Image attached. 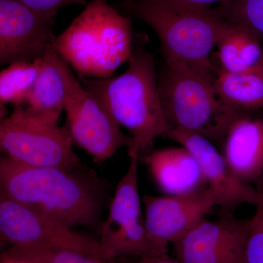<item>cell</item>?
<instances>
[{
	"label": "cell",
	"mask_w": 263,
	"mask_h": 263,
	"mask_svg": "<svg viewBox=\"0 0 263 263\" xmlns=\"http://www.w3.org/2000/svg\"><path fill=\"white\" fill-rule=\"evenodd\" d=\"M52 45L79 79H108L133 56L130 20L106 0H92Z\"/></svg>",
	"instance_id": "obj_4"
},
{
	"label": "cell",
	"mask_w": 263,
	"mask_h": 263,
	"mask_svg": "<svg viewBox=\"0 0 263 263\" xmlns=\"http://www.w3.org/2000/svg\"><path fill=\"white\" fill-rule=\"evenodd\" d=\"M145 224L152 238L169 246L205 219L217 200L209 188L183 195L143 197Z\"/></svg>",
	"instance_id": "obj_12"
},
{
	"label": "cell",
	"mask_w": 263,
	"mask_h": 263,
	"mask_svg": "<svg viewBox=\"0 0 263 263\" xmlns=\"http://www.w3.org/2000/svg\"><path fill=\"white\" fill-rule=\"evenodd\" d=\"M248 220L221 216L206 219L173 243L181 263H243Z\"/></svg>",
	"instance_id": "obj_11"
},
{
	"label": "cell",
	"mask_w": 263,
	"mask_h": 263,
	"mask_svg": "<svg viewBox=\"0 0 263 263\" xmlns=\"http://www.w3.org/2000/svg\"><path fill=\"white\" fill-rule=\"evenodd\" d=\"M127 4L157 33L166 64L216 77L211 52L230 25L220 13L183 0H136Z\"/></svg>",
	"instance_id": "obj_3"
},
{
	"label": "cell",
	"mask_w": 263,
	"mask_h": 263,
	"mask_svg": "<svg viewBox=\"0 0 263 263\" xmlns=\"http://www.w3.org/2000/svg\"><path fill=\"white\" fill-rule=\"evenodd\" d=\"M161 191L167 195H189L208 188L198 161L184 147L152 151L140 158Z\"/></svg>",
	"instance_id": "obj_15"
},
{
	"label": "cell",
	"mask_w": 263,
	"mask_h": 263,
	"mask_svg": "<svg viewBox=\"0 0 263 263\" xmlns=\"http://www.w3.org/2000/svg\"><path fill=\"white\" fill-rule=\"evenodd\" d=\"M215 79L184 66L165 63L158 89L171 129L179 128L211 141H224L230 126L240 116L218 94Z\"/></svg>",
	"instance_id": "obj_5"
},
{
	"label": "cell",
	"mask_w": 263,
	"mask_h": 263,
	"mask_svg": "<svg viewBox=\"0 0 263 263\" xmlns=\"http://www.w3.org/2000/svg\"><path fill=\"white\" fill-rule=\"evenodd\" d=\"M183 1L188 2V3H193V4L205 5L209 6L212 3H216V2H226L227 0H183Z\"/></svg>",
	"instance_id": "obj_26"
},
{
	"label": "cell",
	"mask_w": 263,
	"mask_h": 263,
	"mask_svg": "<svg viewBox=\"0 0 263 263\" xmlns=\"http://www.w3.org/2000/svg\"><path fill=\"white\" fill-rule=\"evenodd\" d=\"M129 157V167L118 183L108 217L100 230L98 240L102 256L111 259L124 256L141 258L168 255V246L157 241L147 231L138 187L140 158Z\"/></svg>",
	"instance_id": "obj_7"
},
{
	"label": "cell",
	"mask_w": 263,
	"mask_h": 263,
	"mask_svg": "<svg viewBox=\"0 0 263 263\" xmlns=\"http://www.w3.org/2000/svg\"><path fill=\"white\" fill-rule=\"evenodd\" d=\"M214 85L224 103L238 115L263 110V75L255 69L242 72L220 69Z\"/></svg>",
	"instance_id": "obj_17"
},
{
	"label": "cell",
	"mask_w": 263,
	"mask_h": 263,
	"mask_svg": "<svg viewBox=\"0 0 263 263\" xmlns=\"http://www.w3.org/2000/svg\"><path fill=\"white\" fill-rule=\"evenodd\" d=\"M222 15L230 24L248 29L263 40V0H227Z\"/></svg>",
	"instance_id": "obj_21"
},
{
	"label": "cell",
	"mask_w": 263,
	"mask_h": 263,
	"mask_svg": "<svg viewBox=\"0 0 263 263\" xmlns=\"http://www.w3.org/2000/svg\"><path fill=\"white\" fill-rule=\"evenodd\" d=\"M168 136L195 156L206 180L208 188L216 197L218 206L231 209L243 204L256 205L259 201L261 190L240 181L212 141L179 128L171 129Z\"/></svg>",
	"instance_id": "obj_13"
},
{
	"label": "cell",
	"mask_w": 263,
	"mask_h": 263,
	"mask_svg": "<svg viewBox=\"0 0 263 263\" xmlns=\"http://www.w3.org/2000/svg\"><path fill=\"white\" fill-rule=\"evenodd\" d=\"M33 9L45 13H57L58 10L66 5L88 4L86 0H19Z\"/></svg>",
	"instance_id": "obj_23"
},
{
	"label": "cell",
	"mask_w": 263,
	"mask_h": 263,
	"mask_svg": "<svg viewBox=\"0 0 263 263\" xmlns=\"http://www.w3.org/2000/svg\"><path fill=\"white\" fill-rule=\"evenodd\" d=\"M254 69L258 71V72H260V73L262 74L263 75V53L262 58H261L260 62H259L258 65H257V67H256Z\"/></svg>",
	"instance_id": "obj_27"
},
{
	"label": "cell",
	"mask_w": 263,
	"mask_h": 263,
	"mask_svg": "<svg viewBox=\"0 0 263 263\" xmlns=\"http://www.w3.org/2000/svg\"><path fill=\"white\" fill-rule=\"evenodd\" d=\"M216 47L221 69L229 72L253 70L263 53L258 38L245 27L230 23Z\"/></svg>",
	"instance_id": "obj_18"
},
{
	"label": "cell",
	"mask_w": 263,
	"mask_h": 263,
	"mask_svg": "<svg viewBox=\"0 0 263 263\" xmlns=\"http://www.w3.org/2000/svg\"><path fill=\"white\" fill-rule=\"evenodd\" d=\"M0 263H27L24 262V261L20 260V259L13 258L10 257L8 254H5V252L2 253L1 257H0Z\"/></svg>",
	"instance_id": "obj_25"
},
{
	"label": "cell",
	"mask_w": 263,
	"mask_h": 263,
	"mask_svg": "<svg viewBox=\"0 0 263 263\" xmlns=\"http://www.w3.org/2000/svg\"><path fill=\"white\" fill-rule=\"evenodd\" d=\"M42 59L10 64L0 73V101L15 108L23 106L35 84L42 65Z\"/></svg>",
	"instance_id": "obj_19"
},
{
	"label": "cell",
	"mask_w": 263,
	"mask_h": 263,
	"mask_svg": "<svg viewBox=\"0 0 263 263\" xmlns=\"http://www.w3.org/2000/svg\"><path fill=\"white\" fill-rule=\"evenodd\" d=\"M65 111L66 128L72 141L95 162L102 163L119 148L130 147L131 136L121 130L120 126L77 79L72 84Z\"/></svg>",
	"instance_id": "obj_9"
},
{
	"label": "cell",
	"mask_w": 263,
	"mask_h": 263,
	"mask_svg": "<svg viewBox=\"0 0 263 263\" xmlns=\"http://www.w3.org/2000/svg\"><path fill=\"white\" fill-rule=\"evenodd\" d=\"M126 1H127V2H134V1H136V0H126Z\"/></svg>",
	"instance_id": "obj_28"
},
{
	"label": "cell",
	"mask_w": 263,
	"mask_h": 263,
	"mask_svg": "<svg viewBox=\"0 0 263 263\" xmlns=\"http://www.w3.org/2000/svg\"><path fill=\"white\" fill-rule=\"evenodd\" d=\"M1 193L66 226L91 227L98 221L100 199L97 186L79 171L0 160Z\"/></svg>",
	"instance_id": "obj_2"
},
{
	"label": "cell",
	"mask_w": 263,
	"mask_h": 263,
	"mask_svg": "<svg viewBox=\"0 0 263 263\" xmlns=\"http://www.w3.org/2000/svg\"><path fill=\"white\" fill-rule=\"evenodd\" d=\"M4 252L27 263H119V258L98 259L72 249L44 246H10Z\"/></svg>",
	"instance_id": "obj_20"
},
{
	"label": "cell",
	"mask_w": 263,
	"mask_h": 263,
	"mask_svg": "<svg viewBox=\"0 0 263 263\" xmlns=\"http://www.w3.org/2000/svg\"><path fill=\"white\" fill-rule=\"evenodd\" d=\"M56 15L33 9L19 0H0V65L44 56L55 37Z\"/></svg>",
	"instance_id": "obj_10"
},
{
	"label": "cell",
	"mask_w": 263,
	"mask_h": 263,
	"mask_svg": "<svg viewBox=\"0 0 263 263\" xmlns=\"http://www.w3.org/2000/svg\"><path fill=\"white\" fill-rule=\"evenodd\" d=\"M133 263H181L179 260L170 258L168 255L155 256V257H146L138 258L136 262Z\"/></svg>",
	"instance_id": "obj_24"
},
{
	"label": "cell",
	"mask_w": 263,
	"mask_h": 263,
	"mask_svg": "<svg viewBox=\"0 0 263 263\" xmlns=\"http://www.w3.org/2000/svg\"><path fill=\"white\" fill-rule=\"evenodd\" d=\"M223 156L235 176L246 183L263 175V119L243 115L232 123L223 141Z\"/></svg>",
	"instance_id": "obj_16"
},
{
	"label": "cell",
	"mask_w": 263,
	"mask_h": 263,
	"mask_svg": "<svg viewBox=\"0 0 263 263\" xmlns=\"http://www.w3.org/2000/svg\"><path fill=\"white\" fill-rule=\"evenodd\" d=\"M0 234L2 240L10 246L60 247L105 259L98 240L2 193Z\"/></svg>",
	"instance_id": "obj_8"
},
{
	"label": "cell",
	"mask_w": 263,
	"mask_h": 263,
	"mask_svg": "<svg viewBox=\"0 0 263 263\" xmlns=\"http://www.w3.org/2000/svg\"><path fill=\"white\" fill-rule=\"evenodd\" d=\"M79 81L117 124L130 133L128 155L141 158L152 152L155 138L168 136L171 128L161 102L155 62L144 48L134 45L129 67L122 75Z\"/></svg>",
	"instance_id": "obj_1"
},
{
	"label": "cell",
	"mask_w": 263,
	"mask_h": 263,
	"mask_svg": "<svg viewBox=\"0 0 263 263\" xmlns=\"http://www.w3.org/2000/svg\"><path fill=\"white\" fill-rule=\"evenodd\" d=\"M76 79L70 65L51 43L43 57L35 84L22 107L29 113L58 122Z\"/></svg>",
	"instance_id": "obj_14"
},
{
	"label": "cell",
	"mask_w": 263,
	"mask_h": 263,
	"mask_svg": "<svg viewBox=\"0 0 263 263\" xmlns=\"http://www.w3.org/2000/svg\"><path fill=\"white\" fill-rule=\"evenodd\" d=\"M66 127L58 122L15 108L0 123V146L12 160L31 166L81 171L80 160L72 149Z\"/></svg>",
	"instance_id": "obj_6"
},
{
	"label": "cell",
	"mask_w": 263,
	"mask_h": 263,
	"mask_svg": "<svg viewBox=\"0 0 263 263\" xmlns=\"http://www.w3.org/2000/svg\"><path fill=\"white\" fill-rule=\"evenodd\" d=\"M260 190L262 196L255 205V213L248 220L243 263H263V187Z\"/></svg>",
	"instance_id": "obj_22"
}]
</instances>
